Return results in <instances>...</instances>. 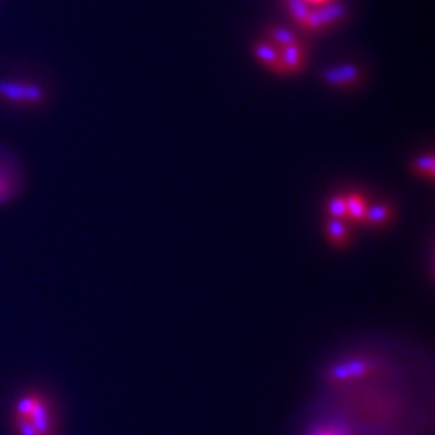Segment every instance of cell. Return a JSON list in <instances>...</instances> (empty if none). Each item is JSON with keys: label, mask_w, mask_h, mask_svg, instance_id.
Here are the masks:
<instances>
[{"label": "cell", "mask_w": 435, "mask_h": 435, "mask_svg": "<svg viewBox=\"0 0 435 435\" xmlns=\"http://www.w3.org/2000/svg\"><path fill=\"white\" fill-rule=\"evenodd\" d=\"M326 234L329 237V242L334 243V245L341 247V245H345V243L348 242V239H350V227H348L347 221L329 218L326 223Z\"/></svg>", "instance_id": "obj_8"}, {"label": "cell", "mask_w": 435, "mask_h": 435, "mask_svg": "<svg viewBox=\"0 0 435 435\" xmlns=\"http://www.w3.org/2000/svg\"><path fill=\"white\" fill-rule=\"evenodd\" d=\"M6 192H7V183H6V181L0 179V197H2V195L6 194Z\"/></svg>", "instance_id": "obj_16"}, {"label": "cell", "mask_w": 435, "mask_h": 435, "mask_svg": "<svg viewBox=\"0 0 435 435\" xmlns=\"http://www.w3.org/2000/svg\"><path fill=\"white\" fill-rule=\"evenodd\" d=\"M366 370H367V366L365 365V363L352 361V363H347V365L336 367V370L332 371V376L337 377V379H347V377L360 376L363 374V372H366Z\"/></svg>", "instance_id": "obj_9"}, {"label": "cell", "mask_w": 435, "mask_h": 435, "mask_svg": "<svg viewBox=\"0 0 435 435\" xmlns=\"http://www.w3.org/2000/svg\"><path fill=\"white\" fill-rule=\"evenodd\" d=\"M267 41L276 45L279 54L281 74H297L307 63V49L294 32L285 28H271Z\"/></svg>", "instance_id": "obj_2"}, {"label": "cell", "mask_w": 435, "mask_h": 435, "mask_svg": "<svg viewBox=\"0 0 435 435\" xmlns=\"http://www.w3.org/2000/svg\"><path fill=\"white\" fill-rule=\"evenodd\" d=\"M360 70L355 68V66L345 65L341 66V68L327 70L324 73V79L331 85H336V88H350V85H356L358 81H360Z\"/></svg>", "instance_id": "obj_3"}, {"label": "cell", "mask_w": 435, "mask_h": 435, "mask_svg": "<svg viewBox=\"0 0 435 435\" xmlns=\"http://www.w3.org/2000/svg\"><path fill=\"white\" fill-rule=\"evenodd\" d=\"M434 156H419L418 160L413 163V168L416 171V174L423 176L425 179H432L434 178Z\"/></svg>", "instance_id": "obj_12"}, {"label": "cell", "mask_w": 435, "mask_h": 435, "mask_svg": "<svg viewBox=\"0 0 435 435\" xmlns=\"http://www.w3.org/2000/svg\"><path fill=\"white\" fill-rule=\"evenodd\" d=\"M312 435H348L345 430L338 429V427H321L316 429Z\"/></svg>", "instance_id": "obj_14"}, {"label": "cell", "mask_w": 435, "mask_h": 435, "mask_svg": "<svg viewBox=\"0 0 435 435\" xmlns=\"http://www.w3.org/2000/svg\"><path fill=\"white\" fill-rule=\"evenodd\" d=\"M287 8H289L292 20L297 23V26L307 32L324 31L343 18V8L336 6L313 8V6L300 2V0H289Z\"/></svg>", "instance_id": "obj_1"}, {"label": "cell", "mask_w": 435, "mask_h": 435, "mask_svg": "<svg viewBox=\"0 0 435 435\" xmlns=\"http://www.w3.org/2000/svg\"><path fill=\"white\" fill-rule=\"evenodd\" d=\"M42 400V395L39 394H30L18 401L17 405V416L18 418H30L32 411L36 409V406L39 405V401Z\"/></svg>", "instance_id": "obj_11"}, {"label": "cell", "mask_w": 435, "mask_h": 435, "mask_svg": "<svg viewBox=\"0 0 435 435\" xmlns=\"http://www.w3.org/2000/svg\"><path fill=\"white\" fill-rule=\"evenodd\" d=\"M13 427H15L18 435H39L34 425H32L26 418H18V416H15V419H13Z\"/></svg>", "instance_id": "obj_13"}, {"label": "cell", "mask_w": 435, "mask_h": 435, "mask_svg": "<svg viewBox=\"0 0 435 435\" xmlns=\"http://www.w3.org/2000/svg\"><path fill=\"white\" fill-rule=\"evenodd\" d=\"M253 54H255L256 60L261 65H265L267 70L272 73L281 74V63H279V54H277L276 45L271 41H260L256 42L253 47Z\"/></svg>", "instance_id": "obj_4"}, {"label": "cell", "mask_w": 435, "mask_h": 435, "mask_svg": "<svg viewBox=\"0 0 435 435\" xmlns=\"http://www.w3.org/2000/svg\"><path fill=\"white\" fill-rule=\"evenodd\" d=\"M394 218V210L387 203H372L367 205L365 219L361 224H367L372 227H382L385 226L390 219Z\"/></svg>", "instance_id": "obj_6"}, {"label": "cell", "mask_w": 435, "mask_h": 435, "mask_svg": "<svg viewBox=\"0 0 435 435\" xmlns=\"http://www.w3.org/2000/svg\"><path fill=\"white\" fill-rule=\"evenodd\" d=\"M327 214H329V218L342 219V221H345V216H347L345 195L343 194L334 195V197L329 200L327 202Z\"/></svg>", "instance_id": "obj_10"}, {"label": "cell", "mask_w": 435, "mask_h": 435, "mask_svg": "<svg viewBox=\"0 0 435 435\" xmlns=\"http://www.w3.org/2000/svg\"><path fill=\"white\" fill-rule=\"evenodd\" d=\"M300 2H305V3H308V6H313V7H323V6H327L331 0H300Z\"/></svg>", "instance_id": "obj_15"}, {"label": "cell", "mask_w": 435, "mask_h": 435, "mask_svg": "<svg viewBox=\"0 0 435 435\" xmlns=\"http://www.w3.org/2000/svg\"><path fill=\"white\" fill-rule=\"evenodd\" d=\"M30 423L34 425L39 435H54V419H52L50 413V406L47 405V401L44 396L39 401V405L36 406V409L32 411L30 418H26Z\"/></svg>", "instance_id": "obj_5"}, {"label": "cell", "mask_w": 435, "mask_h": 435, "mask_svg": "<svg viewBox=\"0 0 435 435\" xmlns=\"http://www.w3.org/2000/svg\"><path fill=\"white\" fill-rule=\"evenodd\" d=\"M345 202H347V223H363L365 219L366 210H367V200L363 197L361 194L358 192H350L345 195Z\"/></svg>", "instance_id": "obj_7"}]
</instances>
